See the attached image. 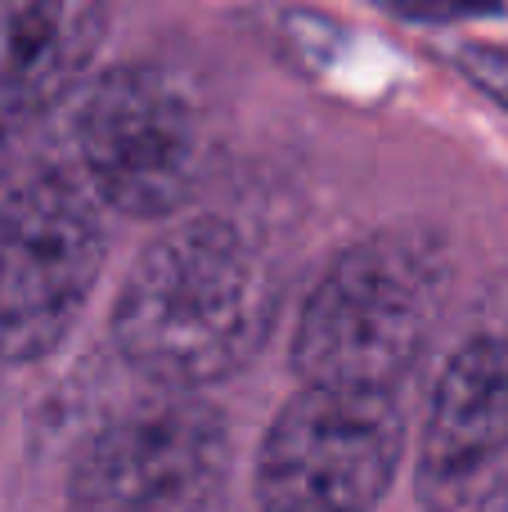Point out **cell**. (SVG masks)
<instances>
[{
  "label": "cell",
  "instance_id": "1",
  "mask_svg": "<svg viewBox=\"0 0 508 512\" xmlns=\"http://www.w3.org/2000/svg\"><path fill=\"white\" fill-rule=\"evenodd\" d=\"M275 288L243 230L216 216L171 225L131 265L113 310L126 364L171 391L207 387L261 346Z\"/></svg>",
  "mask_w": 508,
  "mask_h": 512
},
{
  "label": "cell",
  "instance_id": "2",
  "mask_svg": "<svg viewBox=\"0 0 508 512\" xmlns=\"http://www.w3.org/2000/svg\"><path fill=\"white\" fill-rule=\"evenodd\" d=\"M441 301V261L414 234H374L324 270L297 315L293 364L306 387L378 391L423 355Z\"/></svg>",
  "mask_w": 508,
  "mask_h": 512
},
{
  "label": "cell",
  "instance_id": "3",
  "mask_svg": "<svg viewBox=\"0 0 508 512\" xmlns=\"http://www.w3.org/2000/svg\"><path fill=\"white\" fill-rule=\"evenodd\" d=\"M401 450L405 423L392 396L306 387L261 441V512H374Z\"/></svg>",
  "mask_w": 508,
  "mask_h": 512
},
{
  "label": "cell",
  "instance_id": "4",
  "mask_svg": "<svg viewBox=\"0 0 508 512\" xmlns=\"http://www.w3.org/2000/svg\"><path fill=\"white\" fill-rule=\"evenodd\" d=\"M99 265V216L68 180H32L0 198V360L50 355L77 324Z\"/></svg>",
  "mask_w": 508,
  "mask_h": 512
},
{
  "label": "cell",
  "instance_id": "5",
  "mask_svg": "<svg viewBox=\"0 0 508 512\" xmlns=\"http://www.w3.org/2000/svg\"><path fill=\"white\" fill-rule=\"evenodd\" d=\"M81 162L104 203L126 216H171L203 176L198 113L153 68H113L90 86L77 117Z\"/></svg>",
  "mask_w": 508,
  "mask_h": 512
},
{
  "label": "cell",
  "instance_id": "6",
  "mask_svg": "<svg viewBox=\"0 0 508 512\" xmlns=\"http://www.w3.org/2000/svg\"><path fill=\"white\" fill-rule=\"evenodd\" d=\"M225 418L203 400H158L99 432L68 481V512H207L225 477Z\"/></svg>",
  "mask_w": 508,
  "mask_h": 512
},
{
  "label": "cell",
  "instance_id": "7",
  "mask_svg": "<svg viewBox=\"0 0 508 512\" xmlns=\"http://www.w3.org/2000/svg\"><path fill=\"white\" fill-rule=\"evenodd\" d=\"M414 495L423 512H508V337H473L446 364Z\"/></svg>",
  "mask_w": 508,
  "mask_h": 512
},
{
  "label": "cell",
  "instance_id": "8",
  "mask_svg": "<svg viewBox=\"0 0 508 512\" xmlns=\"http://www.w3.org/2000/svg\"><path fill=\"white\" fill-rule=\"evenodd\" d=\"M104 23L90 0H0V135L32 126L77 86Z\"/></svg>",
  "mask_w": 508,
  "mask_h": 512
},
{
  "label": "cell",
  "instance_id": "9",
  "mask_svg": "<svg viewBox=\"0 0 508 512\" xmlns=\"http://www.w3.org/2000/svg\"><path fill=\"white\" fill-rule=\"evenodd\" d=\"M464 63L473 68L468 77H477L486 90H491V95H500L508 104V54H500V50H473Z\"/></svg>",
  "mask_w": 508,
  "mask_h": 512
}]
</instances>
